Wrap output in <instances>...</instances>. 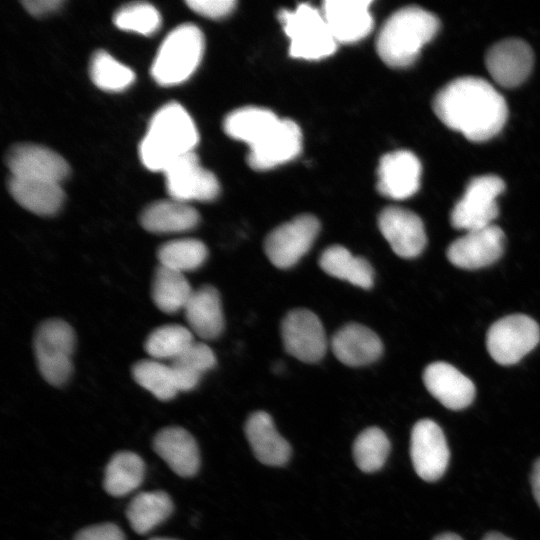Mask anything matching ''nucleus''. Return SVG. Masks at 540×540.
Wrapping results in <instances>:
<instances>
[{"label":"nucleus","mask_w":540,"mask_h":540,"mask_svg":"<svg viewBox=\"0 0 540 540\" xmlns=\"http://www.w3.org/2000/svg\"><path fill=\"white\" fill-rule=\"evenodd\" d=\"M188 7L207 18L219 19L230 14L235 8L234 0H188Z\"/></svg>","instance_id":"nucleus-39"},{"label":"nucleus","mask_w":540,"mask_h":540,"mask_svg":"<svg viewBox=\"0 0 540 540\" xmlns=\"http://www.w3.org/2000/svg\"><path fill=\"white\" fill-rule=\"evenodd\" d=\"M278 117L260 107H243L232 111L224 120V130L231 137L250 146Z\"/></svg>","instance_id":"nucleus-32"},{"label":"nucleus","mask_w":540,"mask_h":540,"mask_svg":"<svg viewBox=\"0 0 540 540\" xmlns=\"http://www.w3.org/2000/svg\"><path fill=\"white\" fill-rule=\"evenodd\" d=\"M540 341L538 323L525 314H512L494 322L486 334V348L498 364L518 363Z\"/></svg>","instance_id":"nucleus-7"},{"label":"nucleus","mask_w":540,"mask_h":540,"mask_svg":"<svg viewBox=\"0 0 540 540\" xmlns=\"http://www.w3.org/2000/svg\"><path fill=\"white\" fill-rule=\"evenodd\" d=\"M410 456L417 475L425 481L438 480L445 473L450 453L440 426L430 419L415 423L411 431Z\"/></svg>","instance_id":"nucleus-13"},{"label":"nucleus","mask_w":540,"mask_h":540,"mask_svg":"<svg viewBox=\"0 0 540 540\" xmlns=\"http://www.w3.org/2000/svg\"><path fill=\"white\" fill-rule=\"evenodd\" d=\"M198 222L199 213L192 206L172 198L151 203L140 215L142 227L152 233L184 232Z\"/></svg>","instance_id":"nucleus-25"},{"label":"nucleus","mask_w":540,"mask_h":540,"mask_svg":"<svg viewBox=\"0 0 540 540\" xmlns=\"http://www.w3.org/2000/svg\"><path fill=\"white\" fill-rule=\"evenodd\" d=\"M245 434L255 457L269 466H283L291 455L289 443L278 433L271 416L264 411L252 413Z\"/></svg>","instance_id":"nucleus-23"},{"label":"nucleus","mask_w":540,"mask_h":540,"mask_svg":"<svg viewBox=\"0 0 540 540\" xmlns=\"http://www.w3.org/2000/svg\"><path fill=\"white\" fill-rule=\"evenodd\" d=\"M8 190L19 205L38 215L55 214L64 200L60 183L51 181L10 175Z\"/></svg>","instance_id":"nucleus-26"},{"label":"nucleus","mask_w":540,"mask_h":540,"mask_svg":"<svg viewBox=\"0 0 540 540\" xmlns=\"http://www.w3.org/2000/svg\"><path fill=\"white\" fill-rule=\"evenodd\" d=\"M204 52V37L194 24H181L163 40L151 67L154 80L162 86L186 81L197 69Z\"/></svg>","instance_id":"nucleus-4"},{"label":"nucleus","mask_w":540,"mask_h":540,"mask_svg":"<svg viewBox=\"0 0 540 540\" xmlns=\"http://www.w3.org/2000/svg\"><path fill=\"white\" fill-rule=\"evenodd\" d=\"M301 146L298 125L278 118L249 146L248 163L256 170L270 169L296 157Z\"/></svg>","instance_id":"nucleus-12"},{"label":"nucleus","mask_w":540,"mask_h":540,"mask_svg":"<svg viewBox=\"0 0 540 540\" xmlns=\"http://www.w3.org/2000/svg\"><path fill=\"white\" fill-rule=\"evenodd\" d=\"M428 392L450 410L467 408L474 400V383L453 365L446 362L429 364L423 372Z\"/></svg>","instance_id":"nucleus-19"},{"label":"nucleus","mask_w":540,"mask_h":540,"mask_svg":"<svg viewBox=\"0 0 540 540\" xmlns=\"http://www.w3.org/2000/svg\"><path fill=\"white\" fill-rule=\"evenodd\" d=\"M149 540H176V539H172V538H162V537H160V538H151V539H149Z\"/></svg>","instance_id":"nucleus-45"},{"label":"nucleus","mask_w":540,"mask_h":540,"mask_svg":"<svg viewBox=\"0 0 540 540\" xmlns=\"http://www.w3.org/2000/svg\"><path fill=\"white\" fill-rule=\"evenodd\" d=\"M173 511L170 496L163 491L141 492L129 503L126 516L131 528L146 534L166 520Z\"/></svg>","instance_id":"nucleus-28"},{"label":"nucleus","mask_w":540,"mask_h":540,"mask_svg":"<svg viewBox=\"0 0 540 540\" xmlns=\"http://www.w3.org/2000/svg\"><path fill=\"white\" fill-rule=\"evenodd\" d=\"M319 230L320 223L315 216L299 215L267 235L264 251L277 268H290L309 251Z\"/></svg>","instance_id":"nucleus-9"},{"label":"nucleus","mask_w":540,"mask_h":540,"mask_svg":"<svg viewBox=\"0 0 540 540\" xmlns=\"http://www.w3.org/2000/svg\"><path fill=\"white\" fill-rule=\"evenodd\" d=\"M89 71L92 82L98 88L109 92H120L135 80L133 70L104 50H98L93 54Z\"/></svg>","instance_id":"nucleus-36"},{"label":"nucleus","mask_w":540,"mask_h":540,"mask_svg":"<svg viewBox=\"0 0 540 540\" xmlns=\"http://www.w3.org/2000/svg\"><path fill=\"white\" fill-rule=\"evenodd\" d=\"M183 311L190 330L201 339L212 340L222 333V304L214 287L204 285L194 289Z\"/></svg>","instance_id":"nucleus-24"},{"label":"nucleus","mask_w":540,"mask_h":540,"mask_svg":"<svg viewBox=\"0 0 540 540\" xmlns=\"http://www.w3.org/2000/svg\"><path fill=\"white\" fill-rule=\"evenodd\" d=\"M534 62L531 47L523 40L509 38L490 47L486 68L493 80L502 87L513 88L529 76Z\"/></svg>","instance_id":"nucleus-17"},{"label":"nucleus","mask_w":540,"mask_h":540,"mask_svg":"<svg viewBox=\"0 0 540 540\" xmlns=\"http://www.w3.org/2000/svg\"><path fill=\"white\" fill-rule=\"evenodd\" d=\"M134 380L157 399L167 401L179 392L173 370L159 360H141L132 368Z\"/></svg>","instance_id":"nucleus-34"},{"label":"nucleus","mask_w":540,"mask_h":540,"mask_svg":"<svg viewBox=\"0 0 540 540\" xmlns=\"http://www.w3.org/2000/svg\"><path fill=\"white\" fill-rule=\"evenodd\" d=\"M207 255L205 244L193 238L166 242L159 247L157 252L159 265L182 273L202 266Z\"/></svg>","instance_id":"nucleus-33"},{"label":"nucleus","mask_w":540,"mask_h":540,"mask_svg":"<svg viewBox=\"0 0 540 540\" xmlns=\"http://www.w3.org/2000/svg\"><path fill=\"white\" fill-rule=\"evenodd\" d=\"M421 163L408 150L386 154L378 166L379 192L389 198L402 200L414 195L420 186Z\"/></svg>","instance_id":"nucleus-18"},{"label":"nucleus","mask_w":540,"mask_h":540,"mask_svg":"<svg viewBox=\"0 0 540 540\" xmlns=\"http://www.w3.org/2000/svg\"><path fill=\"white\" fill-rule=\"evenodd\" d=\"M331 348L341 363L352 367L371 364L378 360L383 352L378 335L358 323L341 327L332 337Z\"/></svg>","instance_id":"nucleus-21"},{"label":"nucleus","mask_w":540,"mask_h":540,"mask_svg":"<svg viewBox=\"0 0 540 540\" xmlns=\"http://www.w3.org/2000/svg\"><path fill=\"white\" fill-rule=\"evenodd\" d=\"M113 22L121 30L150 36L159 29L161 16L150 3L132 2L121 6L115 12Z\"/></svg>","instance_id":"nucleus-38"},{"label":"nucleus","mask_w":540,"mask_h":540,"mask_svg":"<svg viewBox=\"0 0 540 540\" xmlns=\"http://www.w3.org/2000/svg\"><path fill=\"white\" fill-rule=\"evenodd\" d=\"M193 119L177 102H169L156 111L139 144V157L151 171H164L179 157L193 152L198 143Z\"/></svg>","instance_id":"nucleus-2"},{"label":"nucleus","mask_w":540,"mask_h":540,"mask_svg":"<svg viewBox=\"0 0 540 540\" xmlns=\"http://www.w3.org/2000/svg\"><path fill=\"white\" fill-rule=\"evenodd\" d=\"M194 334L182 325L168 324L153 330L145 341V350L155 360L178 357L193 342Z\"/></svg>","instance_id":"nucleus-35"},{"label":"nucleus","mask_w":540,"mask_h":540,"mask_svg":"<svg viewBox=\"0 0 540 540\" xmlns=\"http://www.w3.org/2000/svg\"><path fill=\"white\" fill-rule=\"evenodd\" d=\"M504 190L505 182L497 175L471 179L451 211V225L465 232L492 225L499 213L497 198Z\"/></svg>","instance_id":"nucleus-8"},{"label":"nucleus","mask_w":540,"mask_h":540,"mask_svg":"<svg viewBox=\"0 0 540 540\" xmlns=\"http://www.w3.org/2000/svg\"><path fill=\"white\" fill-rule=\"evenodd\" d=\"M166 188L172 199L188 201H211L220 191L216 176L199 163L193 152L172 162L164 171Z\"/></svg>","instance_id":"nucleus-10"},{"label":"nucleus","mask_w":540,"mask_h":540,"mask_svg":"<svg viewBox=\"0 0 540 540\" xmlns=\"http://www.w3.org/2000/svg\"><path fill=\"white\" fill-rule=\"evenodd\" d=\"M75 333L61 319L43 322L34 337V351L38 369L43 378L53 386L67 382L72 372Z\"/></svg>","instance_id":"nucleus-6"},{"label":"nucleus","mask_w":540,"mask_h":540,"mask_svg":"<svg viewBox=\"0 0 540 540\" xmlns=\"http://www.w3.org/2000/svg\"><path fill=\"white\" fill-rule=\"evenodd\" d=\"M194 289L184 273L159 265L152 281V299L164 313L174 314L184 310Z\"/></svg>","instance_id":"nucleus-29"},{"label":"nucleus","mask_w":540,"mask_h":540,"mask_svg":"<svg viewBox=\"0 0 540 540\" xmlns=\"http://www.w3.org/2000/svg\"><path fill=\"white\" fill-rule=\"evenodd\" d=\"M73 540H125V535L117 525L101 523L81 529Z\"/></svg>","instance_id":"nucleus-40"},{"label":"nucleus","mask_w":540,"mask_h":540,"mask_svg":"<svg viewBox=\"0 0 540 540\" xmlns=\"http://www.w3.org/2000/svg\"><path fill=\"white\" fill-rule=\"evenodd\" d=\"M154 451L174 473L191 477L199 469L200 456L194 437L184 428L166 427L153 440Z\"/></svg>","instance_id":"nucleus-22"},{"label":"nucleus","mask_w":540,"mask_h":540,"mask_svg":"<svg viewBox=\"0 0 540 540\" xmlns=\"http://www.w3.org/2000/svg\"><path fill=\"white\" fill-rule=\"evenodd\" d=\"M482 540H512V539L504 536L503 534H500L497 532H491L485 535V537Z\"/></svg>","instance_id":"nucleus-44"},{"label":"nucleus","mask_w":540,"mask_h":540,"mask_svg":"<svg viewBox=\"0 0 540 540\" xmlns=\"http://www.w3.org/2000/svg\"><path fill=\"white\" fill-rule=\"evenodd\" d=\"M279 19L290 39L292 57L319 60L334 53L337 42L322 11L303 3L293 11H281Z\"/></svg>","instance_id":"nucleus-5"},{"label":"nucleus","mask_w":540,"mask_h":540,"mask_svg":"<svg viewBox=\"0 0 540 540\" xmlns=\"http://www.w3.org/2000/svg\"><path fill=\"white\" fill-rule=\"evenodd\" d=\"M530 481L534 498L540 507V458L533 465Z\"/></svg>","instance_id":"nucleus-42"},{"label":"nucleus","mask_w":540,"mask_h":540,"mask_svg":"<svg viewBox=\"0 0 540 540\" xmlns=\"http://www.w3.org/2000/svg\"><path fill=\"white\" fill-rule=\"evenodd\" d=\"M389 451V439L377 427H370L362 431L353 444V457L356 465L365 473L379 470L384 465Z\"/></svg>","instance_id":"nucleus-37"},{"label":"nucleus","mask_w":540,"mask_h":540,"mask_svg":"<svg viewBox=\"0 0 540 540\" xmlns=\"http://www.w3.org/2000/svg\"><path fill=\"white\" fill-rule=\"evenodd\" d=\"M63 1L61 0H27L22 5L33 16H43L58 10Z\"/></svg>","instance_id":"nucleus-41"},{"label":"nucleus","mask_w":540,"mask_h":540,"mask_svg":"<svg viewBox=\"0 0 540 540\" xmlns=\"http://www.w3.org/2000/svg\"><path fill=\"white\" fill-rule=\"evenodd\" d=\"M283 345L288 354L305 363H316L326 353L327 339L320 319L307 309L289 311L281 323Z\"/></svg>","instance_id":"nucleus-11"},{"label":"nucleus","mask_w":540,"mask_h":540,"mask_svg":"<svg viewBox=\"0 0 540 540\" xmlns=\"http://www.w3.org/2000/svg\"><path fill=\"white\" fill-rule=\"evenodd\" d=\"M370 0H326L322 13L337 43H353L373 27Z\"/></svg>","instance_id":"nucleus-20"},{"label":"nucleus","mask_w":540,"mask_h":540,"mask_svg":"<svg viewBox=\"0 0 540 540\" xmlns=\"http://www.w3.org/2000/svg\"><path fill=\"white\" fill-rule=\"evenodd\" d=\"M215 363L212 349L203 342L194 341L170 363L179 392L194 389L202 375L212 369Z\"/></svg>","instance_id":"nucleus-31"},{"label":"nucleus","mask_w":540,"mask_h":540,"mask_svg":"<svg viewBox=\"0 0 540 540\" xmlns=\"http://www.w3.org/2000/svg\"><path fill=\"white\" fill-rule=\"evenodd\" d=\"M145 465L139 455L121 451L112 456L105 472L103 486L112 496H124L140 486L143 481Z\"/></svg>","instance_id":"nucleus-30"},{"label":"nucleus","mask_w":540,"mask_h":540,"mask_svg":"<svg viewBox=\"0 0 540 540\" xmlns=\"http://www.w3.org/2000/svg\"><path fill=\"white\" fill-rule=\"evenodd\" d=\"M378 227L391 249L401 258H415L426 246L424 224L411 210L398 206L384 208L378 217Z\"/></svg>","instance_id":"nucleus-16"},{"label":"nucleus","mask_w":540,"mask_h":540,"mask_svg":"<svg viewBox=\"0 0 540 540\" xmlns=\"http://www.w3.org/2000/svg\"><path fill=\"white\" fill-rule=\"evenodd\" d=\"M439 28L440 21L433 13L418 6L403 7L394 12L381 28L377 52L391 67H408L437 35Z\"/></svg>","instance_id":"nucleus-3"},{"label":"nucleus","mask_w":540,"mask_h":540,"mask_svg":"<svg viewBox=\"0 0 540 540\" xmlns=\"http://www.w3.org/2000/svg\"><path fill=\"white\" fill-rule=\"evenodd\" d=\"M10 175L60 183L69 175V165L55 151L32 143L12 146L5 157Z\"/></svg>","instance_id":"nucleus-15"},{"label":"nucleus","mask_w":540,"mask_h":540,"mask_svg":"<svg viewBox=\"0 0 540 540\" xmlns=\"http://www.w3.org/2000/svg\"><path fill=\"white\" fill-rule=\"evenodd\" d=\"M319 266L328 275L357 287L370 289L373 286L374 271L370 263L362 257L354 256L344 246L326 248L319 258Z\"/></svg>","instance_id":"nucleus-27"},{"label":"nucleus","mask_w":540,"mask_h":540,"mask_svg":"<svg viewBox=\"0 0 540 540\" xmlns=\"http://www.w3.org/2000/svg\"><path fill=\"white\" fill-rule=\"evenodd\" d=\"M433 110L447 127L470 141H486L506 123L508 108L492 84L475 76L459 77L435 95Z\"/></svg>","instance_id":"nucleus-1"},{"label":"nucleus","mask_w":540,"mask_h":540,"mask_svg":"<svg viewBox=\"0 0 540 540\" xmlns=\"http://www.w3.org/2000/svg\"><path fill=\"white\" fill-rule=\"evenodd\" d=\"M505 234L495 224L478 228L454 240L447 248V259L454 266L475 270L492 265L504 252Z\"/></svg>","instance_id":"nucleus-14"},{"label":"nucleus","mask_w":540,"mask_h":540,"mask_svg":"<svg viewBox=\"0 0 540 540\" xmlns=\"http://www.w3.org/2000/svg\"><path fill=\"white\" fill-rule=\"evenodd\" d=\"M433 540H462V538L457 534L447 532L437 535Z\"/></svg>","instance_id":"nucleus-43"}]
</instances>
